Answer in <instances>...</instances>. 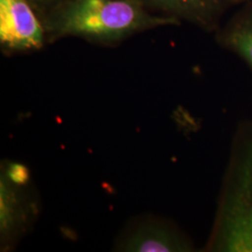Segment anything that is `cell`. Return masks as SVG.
Instances as JSON below:
<instances>
[{
	"label": "cell",
	"mask_w": 252,
	"mask_h": 252,
	"mask_svg": "<svg viewBox=\"0 0 252 252\" xmlns=\"http://www.w3.org/2000/svg\"><path fill=\"white\" fill-rule=\"evenodd\" d=\"M47 41L75 36L114 44L140 32L179 25L136 0H63L39 16Z\"/></svg>",
	"instance_id": "6da1fadb"
},
{
	"label": "cell",
	"mask_w": 252,
	"mask_h": 252,
	"mask_svg": "<svg viewBox=\"0 0 252 252\" xmlns=\"http://www.w3.org/2000/svg\"><path fill=\"white\" fill-rule=\"evenodd\" d=\"M213 248L221 252H252V141L238 154L232 167Z\"/></svg>",
	"instance_id": "7a4b0ae2"
},
{
	"label": "cell",
	"mask_w": 252,
	"mask_h": 252,
	"mask_svg": "<svg viewBox=\"0 0 252 252\" xmlns=\"http://www.w3.org/2000/svg\"><path fill=\"white\" fill-rule=\"evenodd\" d=\"M46 41L41 20L27 0H0V44L5 52L35 51Z\"/></svg>",
	"instance_id": "3957f363"
},
{
	"label": "cell",
	"mask_w": 252,
	"mask_h": 252,
	"mask_svg": "<svg viewBox=\"0 0 252 252\" xmlns=\"http://www.w3.org/2000/svg\"><path fill=\"white\" fill-rule=\"evenodd\" d=\"M156 13L201 27L211 25L223 0H136Z\"/></svg>",
	"instance_id": "277c9868"
},
{
	"label": "cell",
	"mask_w": 252,
	"mask_h": 252,
	"mask_svg": "<svg viewBox=\"0 0 252 252\" xmlns=\"http://www.w3.org/2000/svg\"><path fill=\"white\" fill-rule=\"evenodd\" d=\"M127 252H186L189 245L167 227L148 224L138 228L124 245Z\"/></svg>",
	"instance_id": "5b68a950"
},
{
	"label": "cell",
	"mask_w": 252,
	"mask_h": 252,
	"mask_svg": "<svg viewBox=\"0 0 252 252\" xmlns=\"http://www.w3.org/2000/svg\"><path fill=\"white\" fill-rule=\"evenodd\" d=\"M224 40L252 67V9L236 19L226 30Z\"/></svg>",
	"instance_id": "8992f818"
},
{
	"label": "cell",
	"mask_w": 252,
	"mask_h": 252,
	"mask_svg": "<svg viewBox=\"0 0 252 252\" xmlns=\"http://www.w3.org/2000/svg\"><path fill=\"white\" fill-rule=\"evenodd\" d=\"M8 175H9V180L18 184L26 183L28 178L27 168L19 164L10 166L8 171Z\"/></svg>",
	"instance_id": "52a82bcc"
},
{
	"label": "cell",
	"mask_w": 252,
	"mask_h": 252,
	"mask_svg": "<svg viewBox=\"0 0 252 252\" xmlns=\"http://www.w3.org/2000/svg\"><path fill=\"white\" fill-rule=\"evenodd\" d=\"M30 5L36 10L38 16L43 14L47 10L52 9L63 0H27Z\"/></svg>",
	"instance_id": "ba28073f"
}]
</instances>
